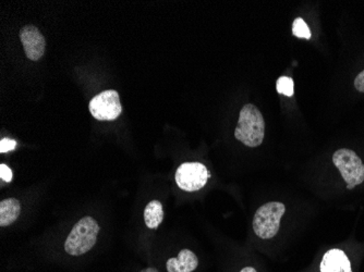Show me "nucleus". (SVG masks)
Listing matches in <instances>:
<instances>
[{"mask_svg": "<svg viewBox=\"0 0 364 272\" xmlns=\"http://www.w3.org/2000/svg\"><path fill=\"white\" fill-rule=\"evenodd\" d=\"M198 266V257L190 249H182L176 259H168L166 263L168 272H193Z\"/></svg>", "mask_w": 364, "mask_h": 272, "instance_id": "9", "label": "nucleus"}, {"mask_svg": "<svg viewBox=\"0 0 364 272\" xmlns=\"http://www.w3.org/2000/svg\"><path fill=\"white\" fill-rule=\"evenodd\" d=\"M276 89H277L278 93L282 94V95L291 97L294 93V80L289 77H280L277 80Z\"/></svg>", "mask_w": 364, "mask_h": 272, "instance_id": "12", "label": "nucleus"}, {"mask_svg": "<svg viewBox=\"0 0 364 272\" xmlns=\"http://www.w3.org/2000/svg\"><path fill=\"white\" fill-rule=\"evenodd\" d=\"M0 178L5 182H11L12 171L9 167L6 165H0Z\"/></svg>", "mask_w": 364, "mask_h": 272, "instance_id": "15", "label": "nucleus"}, {"mask_svg": "<svg viewBox=\"0 0 364 272\" xmlns=\"http://www.w3.org/2000/svg\"><path fill=\"white\" fill-rule=\"evenodd\" d=\"M292 33L296 38H306V40H310L311 38L310 28L301 18H296L294 20V24H292Z\"/></svg>", "mask_w": 364, "mask_h": 272, "instance_id": "13", "label": "nucleus"}, {"mask_svg": "<svg viewBox=\"0 0 364 272\" xmlns=\"http://www.w3.org/2000/svg\"><path fill=\"white\" fill-rule=\"evenodd\" d=\"M164 220V210L161 202L152 200L147 204L144 210V221L147 228L156 230Z\"/></svg>", "mask_w": 364, "mask_h": 272, "instance_id": "11", "label": "nucleus"}, {"mask_svg": "<svg viewBox=\"0 0 364 272\" xmlns=\"http://www.w3.org/2000/svg\"><path fill=\"white\" fill-rule=\"evenodd\" d=\"M333 163L339 170L347 189L353 190L364 182V163L351 149L341 148L333 155Z\"/></svg>", "mask_w": 364, "mask_h": 272, "instance_id": "4", "label": "nucleus"}, {"mask_svg": "<svg viewBox=\"0 0 364 272\" xmlns=\"http://www.w3.org/2000/svg\"><path fill=\"white\" fill-rule=\"evenodd\" d=\"M210 177V171L203 163H185L178 168L175 179L180 189L186 192H196L203 189Z\"/></svg>", "mask_w": 364, "mask_h": 272, "instance_id": "6", "label": "nucleus"}, {"mask_svg": "<svg viewBox=\"0 0 364 272\" xmlns=\"http://www.w3.org/2000/svg\"><path fill=\"white\" fill-rule=\"evenodd\" d=\"M355 87L360 93H364V70L355 77Z\"/></svg>", "mask_w": 364, "mask_h": 272, "instance_id": "16", "label": "nucleus"}, {"mask_svg": "<svg viewBox=\"0 0 364 272\" xmlns=\"http://www.w3.org/2000/svg\"><path fill=\"white\" fill-rule=\"evenodd\" d=\"M21 214V204L16 198H7L0 202V226L14 224Z\"/></svg>", "mask_w": 364, "mask_h": 272, "instance_id": "10", "label": "nucleus"}, {"mask_svg": "<svg viewBox=\"0 0 364 272\" xmlns=\"http://www.w3.org/2000/svg\"><path fill=\"white\" fill-rule=\"evenodd\" d=\"M16 142L10 138H3L0 142V153H7V151H14L16 148Z\"/></svg>", "mask_w": 364, "mask_h": 272, "instance_id": "14", "label": "nucleus"}, {"mask_svg": "<svg viewBox=\"0 0 364 272\" xmlns=\"http://www.w3.org/2000/svg\"><path fill=\"white\" fill-rule=\"evenodd\" d=\"M321 272H353L350 261L345 251L338 249H329L323 256Z\"/></svg>", "mask_w": 364, "mask_h": 272, "instance_id": "8", "label": "nucleus"}, {"mask_svg": "<svg viewBox=\"0 0 364 272\" xmlns=\"http://www.w3.org/2000/svg\"><path fill=\"white\" fill-rule=\"evenodd\" d=\"M286 212L283 202H269L264 204L255 212L253 230L262 240H269L276 236L280 228V220Z\"/></svg>", "mask_w": 364, "mask_h": 272, "instance_id": "3", "label": "nucleus"}, {"mask_svg": "<svg viewBox=\"0 0 364 272\" xmlns=\"http://www.w3.org/2000/svg\"><path fill=\"white\" fill-rule=\"evenodd\" d=\"M20 40L30 60L38 61L44 56L46 40L36 26H26L20 31Z\"/></svg>", "mask_w": 364, "mask_h": 272, "instance_id": "7", "label": "nucleus"}, {"mask_svg": "<svg viewBox=\"0 0 364 272\" xmlns=\"http://www.w3.org/2000/svg\"><path fill=\"white\" fill-rule=\"evenodd\" d=\"M90 112L100 121H112L122 114L119 94L114 89L102 92L90 102Z\"/></svg>", "mask_w": 364, "mask_h": 272, "instance_id": "5", "label": "nucleus"}, {"mask_svg": "<svg viewBox=\"0 0 364 272\" xmlns=\"http://www.w3.org/2000/svg\"><path fill=\"white\" fill-rule=\"evenodd\" d=\"M265 136V121L263 114L257 106L247 104L239 114L238 126L235 130V138L247 147H257L263 143Z\"/></svg>", "mask_w": 364, "mask_h": 272, "instance_id": "1", "label": "nucleus"}, {"mask_svg": "<svg viewBox=\"0 0 364 272\" xmlns=\"http://www.w3.org/2000/svg\"><path fill=\"white\" fill-rule=\"evenodd\" d=\"M100 226L92 217H85L71 230L65 242V249L71 256H81L93 249L97 241Z\"/></svg>", "mask_w": 364, "mask_h": 272, "instance_id": "2", "label": "nucleus"}, {"mask_svg": "<svg viewBox=\"0 0 364 272\" xmlns=\"http://www.w3.org/2000/svg\"><path fill=\"white\" fill-rule=\"evenodd\" d=\"M240 272H257L253 267H245Z\"/></svg>", "mask_w": 364, "mask_h": 272, "instance_id": "17", "label": "nucleus"}]
</instances>
